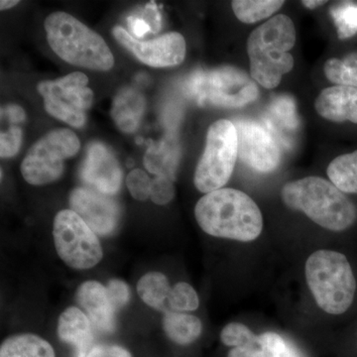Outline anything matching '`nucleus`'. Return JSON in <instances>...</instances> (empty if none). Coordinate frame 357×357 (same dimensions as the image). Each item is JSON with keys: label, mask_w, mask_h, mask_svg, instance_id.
I'll list each match as a JSON object with an SVG mask.
<instances>
[{"label": "nucleus", "mask_w": 357, "mask_h": 357, "mask_svg": "<svg viewBox=\"0 0 357 357\" xmlns=\"http://www.w3.org/2000/svg\"><path fill=\"white\" fill-rule=\"evenodd\" d=\"M77 301L86 310L91 323L102 333L114 332L115 311L107 288L96 281H86L77 288Z\"/></svg>", "instance_id": "15"}, {"label": "nucleus", "mask_w": 357, "mask_h": 357, "mask_svg": "<svg viewBox=\"0 0 357 357\" xmlns=\"http://www.w3.org/2000/svg\"><path fill=\"white\" fill-rule=\"evenodd\" d=\"M237 156L238 145L234 123L220 119L211 124L206 148L195 171V187L204 194L222 189L231 177Z\"/></svg>", "instance_id": "7"}, {"label": "nucleus", "mask_w": 357, "mask_h": 357, "mask_svg": "<svg viewBox=\"0 0 357 357\" xmlns=\"http://www.w3.org/2000/svg\"><path fill=\"white\" fill-rule=\"evenodd\" d=\"M326 173L331 182L340 191L357 194V150L333 159Z\"/></svg>", "instance_id": "25"}, {"label": "nucleus", "mask_w": 357, "mask_h": 357, "mask_svg": "<svg viewBox=\"0 0 357 357\" xmlns=\"http://www.w3.org/2000/svg\"><path fill=\"white\" fill-rule=\"evenodd\" d=\"M45 31L52 50L66 62L96 70L114 67V55L102 36L70 14H50L45 20Z\"/></svg>", "instance_id": "4"}, {"label": "nucleus", "mask_w": 357, "mask_h": 357, "mask_svg": "<svg viewBox=\"0 0 357 357\" xmlns=\"http://www.w3.org/2000/svg\"><path fill=\"white\" fill-rule=\"evenodd\" d=\"M126 185L131 196L137 201H145L149 198L152 181L144 171L140 169L131 171L126 178Z\"/></svg>", "instance_id": "31"}, {"label": "nucleus", "mask_w": 357, "mask_h": 357, "mask_svg": "<svg viewBox=\"0 0 357 357\" xmlns=\"http://www.w3.org/2000/svg\"><path fill=\"white\" fill-rule=\"evenodd\" d=\"M88 84L86 75L75 72L56 81L42 82L37 89L49 114L74 128H82L93 98Z\"/></svg>", "instance_id": "10"}, {"label": "nucleus", "mask_w": 357, "mask_h": 357, "mask_svg": "<svg viewBox=\"0 0 357 357\" xmlns=\"http://www.w3.org/2000/svg\"><path fill=\"white\" fill-rule=\"evenodd\" d=\"M286 206L302 211L312 222L332 231L349 229L356 222V206L330 181L307 177L293 181L282 188Z\"/></svg>", "instance_id": "2"}, {"label": "nucleus", "mask_w": 357, "mask_h": 357, "mask_svg": "<svg viewBox=\"0 0 357 357\" xmlns=\"http://www.w3.org/2000/svg\"><path fill=\"white\" fill-rule=\"evenodd\" d=\"M199 305L198 294L190 284L180 282L171 289L168 300L170 311L180 312L196 311Z\"/></svg>", "instance_id": "29"}, {"label": "nucleus", "mask_w": 357, "mask_h": 357, "mask_svg": "<svg viewBox=\"0 0 357 357\" xmlns=\"http://www.w3.org/2000/svg\"><path fill=\"white\" fill-rule=\"evenodd\" d=\"M256 337L250 328L239 323H230L220 333V340L227 347H243L252 342Z\"/></svg>", "instance_id": "30"}, {"label": "nucleus", "mask_w": 357, "mask_h": 357, "mask_svg": "<svg viewBox=\"0 0 357 357\" xmlns=\"http://www.w3.org/2000/svg\"><path fill=\"white\" fill-rule=\"evenodd\" d=\"M53 236L58 255L74 269H89L102 260V248L96 232L72 210L59 211Z\"/></svg>", "instance_id": "9"}, {"label": "nucleus", "mask_w": 357, "mask_h": 357, "mask_svg": "<svg viewBox=\"0 0 357 357\" xmlns=\"http://www.w3.org/2000/svg\"><path fill=\"white\" fill-rule=\"evenodd\" d=\"M302 3L307 8L314 9L317 7L324 6V4L326 3V1H323V0H305V1H302Z\"/></svg>", "instance_id": "38"}, {"label": "nucleus", "mask_w": 357, "mask_h": 357, "mask_svg": "<svg viewBox=\"0 0 357 357\" xmlns=\"http://www.w3.org/2000/svg\"><path fill=\"white\" fill-rule=\"evenodd\" d=\"M289 344L281 335L264 333L243 347H232L227 357H285Z\"/></svg>", "instance_id": "23"}, {"label": "nucleus", "mask_w": 357, "mask_h": 357, "mask_svg": "<svg viewBox=\"0 0 357 357\" xmlns=\"http://www.w3.org/2000/svg\"><path fill=\"white\" fill-rule=\"evenodd\" d=\"M128 23L130 28L131 36L134 38H142L149 32H153L149 22L144 18L136 17V16H130L128 17Z\"/></svg>", "instance_id": "36"}, {"label": "nucleus", "mask_w": 357, "mask_h": 357, "mask_svg": "<svg viewBox=\"0 0 357 357\" xmlns=\"http://www.w3.org/2000/svg\"><path fill=\"white\" fill-rule=\"evenodd\" d=\"M1 119H6L13 123H20L25 121L26 114L20 105H9L1 107Z\"/></svg>", "instance_id": "37"}, {"label": "nucleus", "mask_w": 357, "mask_h": 357, "mask_svg": "<svg viewBox=\"0 0 357 357\" xmlns=\"http://www.w3.org/2000/svg\"><path fill=\"white\" fill-rule=\"evenodd\" d=\"M324 72L332 83L357 89V53L344 59H330L324 66Z\"/></svg>", "instance_id": "27"}, {"label": "nucleus", "mask_w": 357, "mask_h": 357, "mask_svg": "<svg viewBox=\"0 0 357 357\" xmlns=\"http://www.w3.org/2000/svg\"><path fill=\"white\" fill-rule=\"evenodd\" d=\"M185 91L201 105L238 109L255 102L258 88L255 82L234 67L198 70L185 83Z\"/></svg>", "instance_id": "6"}, {"label": "nucleus", "mask_w": 357, "mask_h": 357, "mask_svg": "<svg viewBox=\"0 0 357 357\" xmlns=\"http://www.w3.org/2000/svg\"><path fill=\"white\" fill-rule=\"evenodd\" d=\"M18 3H20L18 0H2L0 2V8H1V10H6V9L13 8Z\"/></svg>", "instance_id": "39"}, {"label": "nucleus", "mask_w": 357, "mask_h": 357, "mask_svg": "<svg viewBox=\"0 0 357 357\" xmlns=\"http://www.w3.org/2000/svg\"><path fill=\"white\" fill-rule=\"evenodd\" d=\"M307 286L317 305L331 314H342L354 303L356 281L349 260L342 253L318 250L307 259Z\"/></svg>", "instance_id": "5"}, {"label": "nucleus", "mask_w": 357, "mask_h": 357, "mask_svg": "<svg viewBox=\"0 0 357 357\" xmlns=\"http://www.w3.org/2000/svg\"><path fill=\"white\" fill-rule=\"evenodd\" d=\"M285 2L282 0H236L231 2V6L238 20L246 24H252L270 17Z\"/></svg>", "instance_id": "26"}, {"label": "nucleus", "mask_w": 357, "mask_h": 357, "mask_svg": "<svg viewBox=\"0 0 357 357\" xmlns=\"http://www.w3.org/2000/svg\"><path fill=\"white\" fill-rule=\"evenodd\" d=\"M195 217L206 234L220 238L249 243L262 232L257 204L245 192L230 188L204 195L196 204Z\"/></svg>", "instance_id": "1"}, {"label": "nucleus", "mask_w": 357, "mask_h": 357, "mask_svg": "<svg viewBox=\"0 0 357 357\" xmlns=\"http://www.w3.org/2000/svg\"><path fill=\"white\" fill-rule=\"evenodd\" d=\"M331 15L335 22L338 38H351L357 33V4L351 1L340 2L331 7Z\"/></svg>", "instance_id": "28"}, {"label": "nucleus", "mask_w": 357, "mask_h": 357, "mask_svg": "<svg viewBox=\"0 0 357 357\" xmlns=\"http://www.w3.org/2000/svg\"><path fill=\"white\" fill-rule=\"evenodd\" d=\"M238 157L244 164L259 173H271L281 163V150L267 128L251 121H237Z\"/></svg>", "instance_id": "11"}, {"label": "nucleus", "mask_w": 357, "mask_h": 357, "mask_svg": "<svg viewBox=\"0 0 357 357\" xmlns=\"http://www.w3.org/2000/svg\"><path fill=\"white\" fill-rule=\"evenodd\" d=\"M0 357H56L53 347L32 333L13 335L4 340Z\"/></svg>", "instance_id": "22"}, {"label": "nucleus", "mask_w": 357, "mask_h": 357, "mask_svg": "<svg viewBox=\"0 0 357 357\" xmlns=\"http://www.w3.org/2000/svg\"><path fill=\"white\" fill-rule=\"evenodd\" d=\"M70 206L96 234L109 236L116 229L119 206L102 192L88 188H77L70 192Z\"/></svg>", "instance_id": "13"}, {"label": "nucleus", "mask_w": 357, "mask_h": 357, "mask_svg": "<svg viewBox=\"0 0 357 357\" xmlns=\"http://www.w3.org/2000/svg\"><path fill=\"white\" fill-rule=\"evenodd\" d=\"M180 148L177 141L171 136L150 145L144 157V165L156 177L175 180L177 172Z\"/></svg>", "instance_id": "20"}, {"label": "nucleus", "mask_w": 357, "mask_h": 357, "mask_svg": "<svg viewBox=\"0 0 357 357\" xmlns=\"http://www.w3.org/2000/svg\"><path fill=\"white\" fill-rule=\"evenodd\" d=\"M81 143L70 129H57L37 141L21 164L26 182L40 185L54 182L64 171L65 160L79 152Z\"/></svg>", "instance_id": "8"}, {"label": "nucleus", "mask_w": 357, "mask_h": 357, "mask_svg": "<svg viewBox=\"0 0 357 357\" xmlns=\"http://www.w3.org/2000/svg\"><path fill=\"white\" fill-rule=\"evenodd\" d=\"M145 107L146 102L142 93L134 89H123L112 102V116L121 131L132 133L139 126Z\"/></svg>", "instance_id": "19"}, {"label": "nucleus", "mask_w": 357, "mask_h": 357, "mask_svg": "<svg viewBox=\"0 0 357 357\" xmlns=\"http://www.w3.org/2000/svg\"><path fill=\"white\" fill-rule=\"evenodd\" d=\"M314 109L328 121L357 124V89L345 86L325 89L317 98Z\"/></svg>", "instance_id": "16"}, {"label": "nucleus", "mask_w": 357, "mask_h": 357, "mask_svg": "<svg viewBox=\"0 0 357 357\" xmlns=\"http://www.w3.org/2000/svg\"><path fill=\"white\" fill-rule=\"evenodd\" d=\"M84 357H132L130 352L116 344L93 345Z\"/></svg>", "instance_id": "35"}, {"label": "nucleus", "mask_w": 357, "mask_h": 357, "mask_svg": "<svg viewBox=\"0 0 357 357\" xmlns=\"http://www.w3.org/2000/svg\"><path fill=\"white\" fill-rule=\"evenodd\" d=\"M171 289L168 279L160 272L145 274L137 284L138 295L143 302L153 309L166 312H170L168 300Z\"/></svg>", "instance_id": "24"}, {"label": "nucleus", "mask_w": 357, "mask_h": 357, "mask_svg": "<svg viewBox=\"0 0 357 357\" xmlns=\"http://www.w3.org/2000/svg\"><path fill=\"white\" fill-rule=\"evenodd\" d=\"M267 130L275 139L281 141L286 146L292 144V135L299 128V116L295 100L291 96H277L270 103L264 116Z\"/></svg>", "instance_id": "17"}, {"label": "nucleus", "mask_w": 357, "mask_h": 357, "mask_svg": "<svg viewBox=\"0 0 357 357\" xmlns=\"http://www.w3.org/2000/svg\"><path fill=\"white\" fill-rule=\"evenodd\" d=\"M22 142V131L18 126H13L8 130L2 131L0 136V156L10 158L20 151Z\"/></svg>", "instance_id": "33"}, {"label": "nucleus", "mask_w": 357, "mask_h": 357, "mask_svg": "<svg viewBox=\"0 0 357 357\" xmlns=\"http://www.w3.org/2000/svg\"><path fill=\"white\" fill-rule=\"evenodd\" d=\"M107 290L110 302L115 310L126 306L130 299V291H129L128 284L119 280V279L110 280L107 284Z\"/></svg>", "instance_id": "34"}, {"label": "nucleus", "mask_w": 357, "mask_h": 357, "mask_svg": "<svg viewBox=\"0 0 357 357\" xmlns=\"http://www.w3.org/2000/svg\"><path fill=\"white\" fill-rule=\"evenodd\" d=\"M174 181L165 177H156L152 181L150 198L159 206L170 203L175 197Z\"/></svg>", "instance_id": "32"}, {"label": "nucleus", "mask_w": 357, "mask_h": 357, "mask_svg": "<svg viewBox=\"0 0 357 357\" xmlns=\"http://www.w3.org/2000/svg\"><path fill=\"white\" fill-rule=\"evenodd\" d=\"M292 20L278 14L249 35L248 54L251 77L263 88L272 89L294 67L291 49L296 43Z\"/></svg>", "instance_id": "3"}, {"label": "nucleus", "mask_w": 357, "mask_h": 357, "mask_svg": "<svg viewBox=\"0 0 357 357\" xmlns=\"http://www.w3.org/2000/svg\"><path fill=\"white\" fill-rule=\"evenodd\" d=\"M163 328L167 337L180 345H188L198 340L203 331L199 318L180 312H167L163 318Z\"/></svg>", "instance_id": "21"}, {"label": "nucleus", "mask_w": 357, "mask_h": 357, "mask_svg": "<svg viewBox=\"0 0 357 357\" xmlns=\"http://www.w3.org/2000/svg\"><path fill=\"white\" fill-rule=\"evenodd\" d=\"M114 35L124 48L150 67H174L182 64L184 61L185 41L180 33H167L150 41H139L131 36L126 29L116 26Z\"/></svg>", "instance_id": "12"}, {"label": "nucleus", "mask_w": 357, "mask_h": 357, "mask_svg": "<svg viewBox=\"0 0 357 357\" xmlns=\"http://www.w3.org/2000/svg\"><path fill=\"white\" fill-rule=\"evenodd\" d=\"M58 335L62 342L76 347V357H84L93 347L91 319L79 307H68L62 312L59 318Z\"/></svg>", "instance_id": "18"}, {"label": "nucleus", "mask_w": 357, "mask_h": 357, "mask_svg": "<svg viewBox=\"0 0 357 357\" xmlns=\"http://www.w3.org/2000/svg\"><path fill=\"white\" fill-rule=\"evenodd\" d=\"M81 177L84 183L105 196L116 194L121 187V165L112 150L100 142L89 145Z\"/></svg>", "instance_id": "14"}]
</instances>
